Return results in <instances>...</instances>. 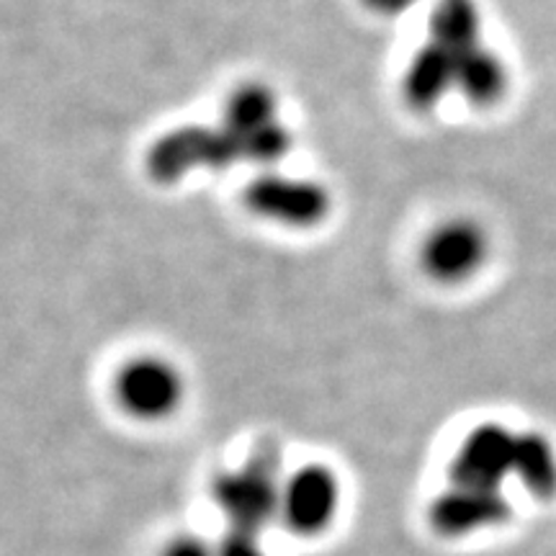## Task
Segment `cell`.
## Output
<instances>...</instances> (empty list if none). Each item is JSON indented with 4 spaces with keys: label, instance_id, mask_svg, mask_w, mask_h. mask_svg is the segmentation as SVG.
Segmentation results:
<instances>
[{
    "label": "cell",
    "instance_id": "9",
    "mask_svg": "<svg viewBox=\"0 0 556 556\" xmlns=\"http://www.w3.org/2000/svg\"><path fill=\"white\" fill-rule=\"evenodd\" d=\"M456 88L477 106H490L507 90V67L495 52L477 45L456 58Z\"/></svg>",
    "mask_w": 556,
    "mask_h": 556
},
{
    "label": "cell",
    "instance_id": "3",
    "mask_svg": "<svg viewBox=\"0 0 556 556\" xmlns=\"http://www.w3.org/2000/svg\"><path fill=\"white\" fill-rule=\"evenodd\" d=\"M343 490L336 471L319 464L291 471L281 484V503H278V520H283L299 536H317L336 523Z\"/></svg>",
    "mask_w": 556,
    "mask_h": 556
},
{
    "label": "cell",
    "instance_id": "7",
    "mask_svg": "<svg viewBox=\"0 0 556 556\" xmlns=\"http://www.w3.org/2000/svg\"><path fill=\"white\" fill-rule=\"evenodd\" d=\"M486 258L484 229L469 219H451L430 232L422 266L438 281L456 283L475 276Z\"/></svg>",
    "mask_w": 556,
    "mask_h": 556
},
{
    "label": "cell",
    "instance_id": "10",
    "mask_svg": "<svg viewBox=\"0 0 556 556\" xmlns=\"http://www.w3.org/2000/svg\"><path fill=\"white\" fill-rule=\"evenodd\" d=\"M482 29L477 0H438L430 16V41L458 54L475 50Z\"/></svg>",
    "mask_w": 556,
    "mask_h": 556
},
{
    "label": "cell",
    "instance_id": "2",
    "mask_svg": "<svg viewBox=\"0 0 556 556\" xmlns=\"http://www.w3.org/2000/svg\"><path fill=\"white\" fill-rule=\"evenodd\" d=\"M242 157L245 155L240 137L227 127H184L157 139L148 155V165L152 176L170 184L193 168H229Z\"/></svg>",
    "mask_w": 556,
    "mask_h": 556
},
{
    "label": "cell",
    "instance_id": "13",
    "mask_svg": "<svg viewBox=\"0 0 556 556\" xmlns=\"http://www.w3.org/2000/svg\"><path fill=\"white\" fill-rule=\"evenodd\" d=\"M160 556H219V548L201 539L199 533H178V536L165 541Z\"/></svg>",
    "mask_w": 556,
    "mask_h": 556
},
{
    "label": "cell",
    "instance_id": "4",
    "mask_svg": "<svg viewBox=\"0 0 556 556\" xmlns=\"http://www.w3.org/2000/svg\"><path fill=\"white\" fill-rule=\"evenodd\" d=\"M116 400L124 413L139 420H163L184 400V379L163 358H135L116 377Z\"/></svg>",
    "mask_w": 556,
    "mask_h": 556
},
{
    "label": "cell",
    "instance_id": "14",
    "mask_svg": "<svg viewBox=\"0 0 556 556\" xmlns=\"http://www.w3.org/2000/svg\"><path fill=\"white\" fill-rule=\"evenodd\" d=\"M364 3L368 5L371 11L377 13H402L405 9H409V5H415L417 0H364Z\"/></svg>",
    "mask_w": 556,
    "mask_h": 556
},
{
    "label": "cell",
    "instance_id": "6",
    "mask_svg": "<svg viewBox=\"0 0 556 556\" xmlns=\"http://www.w3.org/2000/svg\"><path fill=\"white\" fill-rule=\"evenodd\" d=\"M248 206L261 217L283 225L309 227L328 214L330 197L319 184L304 178L263 176L250 184L245 193Z\"/></svg>",
    "mask_w": 556,
    "mask_h": 556
},
{
    "label": "cell",
    "instance_id": "8",
    "mask_svg": "<svg viewBox=\"0 0 556 556\" xmlns=\"http://www.w3.org/2000/svg\"><path fill=\"white\" fill-rule=\"evenodd\" d=\"M451 88H456V54L430 41L417 52L405 75V96L409 106L433 109Z\"/></svg>",
    "mask_w": 556,
    "mask_h": 556
},
{
    "label": "cell",
    "instance_id": "5",
    "mask_svg": "<svg viewBox=\"0 0 556 556\" xmlns=\"http://www.w3.org/2000/svg\"><path fill=\"white\" fill-rule=\"evenodd\" d=\"M214 497L225 518L232 520L240 533L255 536L261 526H266L270 518H278L281 484L266 467H245L222 477L214 486Z\"/></svg>",
    "mask_w": 556,
    "mask_h": 556
},
{
    "label": "cell",
    "instance_id": "11",
    "mask_svg": "<svg viewBox=\"0 0 556 556\" xmlns=\"http://www.w3.org/2000/svg\"><path fill=\"white\" fill-rule=\"evenodd\" d=\"M276 122V99L266 86L250 83L232 93L225 111V127L238 137L253 135Z\"/></svg>",
    "mask_w": 556,
    "mask_h": 556
},
{
    "label": "cell",
    "instance_id": "12",
    "mask_svg": "<svg viewBox=\"0 0 556 556\" xmlns=\"http://www.w3.org/2000/svg\"><path fill=\"white\" fill-rule=\"evenodd\" d=\"M240 142H242V155H245V160H253V163H266V165L281 160L291 150L289 131L283 129L278 122L268 124V127H263L258 131H253V135L240 137Z\"/></svg>",
    "mask_w": 556,
    "mask_h": 556
},
{
    "label": "cell",
    "instance_id": "1",
    "mask_svg": "<svg viewBox=\"0 0 556 556\" xmlns=\"http://www.w3.org/2000/svg\"><path fill=\"white\" fill-rule=\"evenodd\" d=\"M520 441H523V433H513L510 428L497 426V422H486L471 430L451 464V484L503 500L500 484L507 477L516 475L526 484Z\"/></svg>",
    "mask_w": 556,
    "mask_h": 556
}]
</instances>
